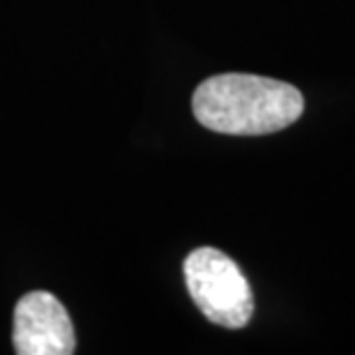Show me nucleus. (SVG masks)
<instances>
[{
	"label": "nucleus",
	"mask_w": 355,
	"mask_h": 355,
	"mask_svg": "<svg viewBox=\"0 0 355 355\" xmlns=\"http://www.w3.org/2000/svg\"><path fill=\"white\" fill-rule=\"evenodd\" d=\"M12 339L19 355H69L76 351L72 318L49 291H31L17 302Z\"/></svg>",
	"instance_id": "3"
},
{
	"label": "nucleus",
	"mask_w": 355,
	"mask_h": 355,
	"mask_svg": "<svg viewBox=\"0 0 355 355\" xmlns=\"http://www.w3.org/2000/svg\"><path fill=\"white\" fill-rule=\"evenodd\" d=\"M184 284L191 300L219 328H245L254 316L252 286L231 257L215 247H198L184 259Z\"/></svg>",
	"instance_id": "2"
},
{
	"label": "nucleus",
	"mask_w": 355,
	"mask_h": 355,
	"mask_svg": "<svg viewBox=\"0 0 355 355\" xmlns=\"http://www.w3.org/2000/svg\"><path fill=\"white\" fill-rule=\"evenodd\" d=\"M191 111L203 127L233 137H263L293 125L304 97L291 83L257 74H217L194 90Z\"/></svg>",
	"instance_id": "1"
}]
</instances>
